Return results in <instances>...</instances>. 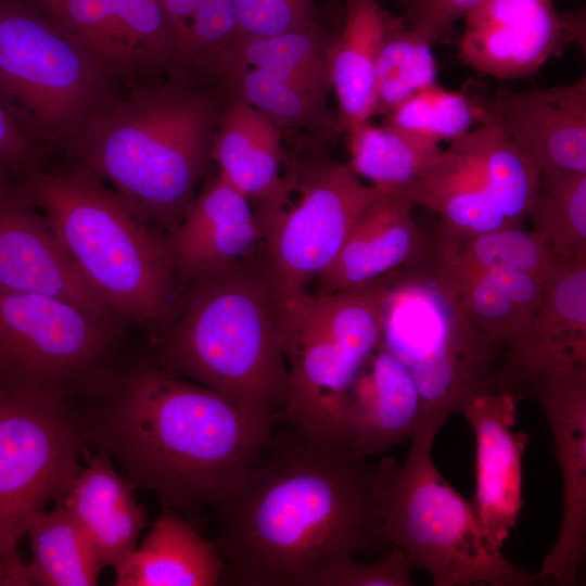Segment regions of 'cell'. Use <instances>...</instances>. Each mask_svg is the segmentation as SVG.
Masks as SVG:
<instances>
[{
  "label": "cell",
  "mask_w": 586,
  "mask_h": 586,
  "mask_svg": "<svg viewBox=\"0 0 586 586\" xmlns=\"http://www.w3.org/2000/svg\"><path fill=\"white\" fill-rule=\"evenodd\" d=\"M518 397L487 392L462 409L475 437V493L471 502L491 544L501 549L523 507L522 461L530 436L514 431Z\"/></svg>",
  "instance_id": "cell-16"
},
{
  "label": "cell",
  "mask_w": 586,
  "mask_h": 586,
  "mask_svg": "<svg viewBox=\"0 0 586 586\" xmlns=\"http://www.w3.org/2000/svg\"><path fill=\"white\" fill-rule=\"evenodd\" d=\"M344 27L329 53L342 132L369 122L375 110V74L387 14L375 0H345Z\"/></svg>",
  "instance_id": "cell-25"
},
{
  "label": "cell",
  "mask_w": 586,
  "mask_h": 586,
  "mask_svg": "<svg viewBox=\"0 0 586 586\" xmlns=\"http://www.w3.org/2000/svg\"><path fill=\"white\" fill-rule=\"evenodd\" d=\"M224 559L179 511L163 507L150 531L117 566L116 586H217Z\"/></svg>",
  "instance_id": "cell-23"
},
{
  "label": "cell",
  "mask_w": 586,
  "mask_h": 586,
  "mask_svg": "<svg viewBox=\"0 0 586 586\" xmlns=\"http://www.w3.org/2000/svg\"><path fill=\"white\" fill-rule=\"evenodd\" d=\"M404 193L385 192L357 220L334 260L319 273V293L358 286L420 266L429 252Z\"/></svg>",
  "instance_id": "cell-21"
},
{
  "label": "cell",
  "mask_w": 586,
  "mask_h": 586,
  "mask_svg": "<svg viewBox=\"0 0 586 586\" xmlns=\"http://www.w3.org/2000/svg\"><path fill=\"white\" fill-rule=\"evenodd\" d=\"M201 1L202 0H165V7L177 43L187 22Z\"/></svg>",
  "instance_id": "cell-43"
},
{
  "label": "cell",
  "mask_w": 586,
  "mask_h": 586,
  "mask_svg": "<svg viewBox=\"0 0 586 586\" xmlns=\"http://www.w3.org/2000/svg\"><path fill=\"white\" fill-rule=\"evenodd\" d=\"M464 20L459 58L498 79L534 75L581 30L551 0H485Z\"/></svg>",
  "instance_id": "cell-15"
},
{
  "label": "cell",
  "mask_w": 586,
  "mask_h": 586,
  "mask_svg": "<svg viewBox=\"0 0 586 586\" xmlns=\"http://www.w3.org/2000/svg\"><path fill=\"white\" fill-rule=\"evenodd\" d=\"M74 408L88 447L115 458L137 488L196 528L264 456L276 420L153 361L117 367Z\"/></svg>",
  "instance_id": "cell-2"
},
{
  "label": "cell",
  "mask_w": 586,
  "mask_h": 586,
  "mask_svg": "<svg viewBox=\"0 0 586 586\" xmlns=\"http://www.w3.org/2000/svg\"><path fill=\"white\" fill-rule=\"evenodd\" d=\"M437 432L419 428L404 461L383 457L374 466V498L384 536L411 568L435 586H533L537 579L495 548L471 500L441 474L431 449Z\"/></svg>",
  "instance_id": "cell-6"
},
{
  "label": "cell",
  "mask_w": 586,
  "mask_h": 586,
  "mask_svg": "<svg viewBox=\"0 0 586 586\" xmlns=\"http://www.w3.org/2000/svg\"><path fill=\"white\" fill-rule=\"evenodd\" d=\"M498 123L540 176L586 173V77L570 85L512 91L499 88Z\"/></svg>",
  "instance_id": "cell-18"
},
{
  "label": "cell",
  "mask_w": 586,
  "mask_h": 586,
  "mask_svg": "<svg viewBox=\"0 0 586 586\" xmlns=\"http://www.w3.org/2000/svg\"><path fill=\"white\" fill-rule=\"evenodd\" d=\"M382 344L418 387V428L438 432L473 397L495 392L504 351L474 329L457 293L425 265L395 272Z\"/></svg>",
  "instance_id": "cell-7"
},
{
  "label": "cell",
  "mask_w": 586,
  "mask_h": 586,
  "mask_svg": "<svg viewBox=\"0 0 586 586\" xmlns=\"http://www.w3.org/2000/svg\"><path fill=\"white\" fill-rule=\"evenodd\" d=\"M0 586H12L1 558H0Z\"/></svg>",
  "instance_id": "cell-44"
},
{
  "label": "cell",
  "mask_w": 586,
  "mask_h": 586,
  "mask_svg": "<svg viewBox=\"0 0 586 586\" xmlns=\"http://www.w3.org/2000/svg\"><path fill=\"white\" fill-rule=\"evenodd\" d=\"M374 466L341 444L290 425L216 510L222 581L305 586L321 569L359 552L385 553Z\"/></svg>",
  "instance_id": "cell-1"
},
{
  "label": "cell",
  "mask_w": 586,
  "mask_h": 586,
  "mask_svg": "<svg viewBox=\"0 0 586 586\" xmlns=\"http://www.w3.org/2000/svg\"><path fill=\"white\" fill-rule=\"evenodd\" d=\"M0 186V290L71 302L116 332L123 320L86 281L47 216L20 191Z\"/></svg>",
  "instance_id": "cell-14"
},
{
  "label": "cell",
  "mask_w": 586,
  "mask_h": 586,
  "mask_svg": "<svg viewBox=\"0 0 586 586\" xmlns=\"http://www.w3.org/2000/svg\"><path fill=\"white\" fill-rule=\"evenodd\" d=\"M557 258L544 239L521 227L505 228L458 241H434L423 265L457 289L493 271L549 275Z\"/></svg>",
  "instance_id": "cell-26"
},
{
  "label": "cell",
  "mask_w": 586,
  "mask_h": 586,
  "mask_svg": "<svg viewBox=\"0 0 586 586\" xmlns=\"http://www.w3.org/2000/svg\"><path fill=\"white\" fill-rule=\"evenodd\" d=\"M282 303L253 256L187 288L173 321L155 335L153 362L253 412L280 417L289 395Z\"/></svg>",
  "instance_id": "cell-4"
},
{
  "label": "cell",
  "mask_w": 586,
  "mask_h": 586,
  "mask_svg": "<svg viewBox=\"0 0 586 586\" xmlns=\"http://www.w3.org/2000/svg\"><path fill=\"white\" fill-rule=\"evenodd\" d=\"M525 217L557 260L586 257V173L540 176Z\"/></svg>",
  "instance_id": "cell-34"
},
{
  "label": "cell",
  "mask_w": 586,
  "mask_h": 586,
  "mask_svg": "<svg viewBox=\"0 0 586 586\" xmlns=\"http://www.w3.org/2000/svg\"><path fill=\"white\" fill-rule=\"evenodd\" d=\"M436 82L432 44L411 26L387 15L377 64L374 115L390 114Z\"/></svg>",
  "instance_id": "cell-33"
},
{
  "label": "cell",
  "mask_w": 586,
  "mask_h": 586,
  "mask_svg": "<svg viewBox=\"0 0 586 586\" xmlns=\"http://www.w3.org/2000/svg\"><path fill=\"white\" fill-rule=\"evenodd\" d=\"M493 109L484 107L464 92L438 82L419 91L393 112L386 123L430 144L454 141L471 129L494 123Z\"/></svg>",
  "instance_id": "cell-36"
},
{
  "label": "cell",
  "mask_w": 586,
  "mask_h": 586,
  "mask_svg": "<svg viewBox=\"0 0 586 586\" xmlns=\"http://www.w3.org/2000/svg\"><path fill=\"white\" fill-rule=\"evenodd\" d=\"M224 98L218 87L178 77L110 97L67 140L73 166L110 182L167 233L183 218L213 162Z\"/></svg>",
  "instance_id": "cell-3"
},
{
  "label": "cell",
  "mask_w": 586,
  "mask_h": 586,
  "mask_svg": "<svg viewBox=\"0 0 586 586\" xmlns=\"http://www.w3.org/2000/svg\"><path fill=\"white\" fill-rule=\"evenodd\" d=\"M91 288L125 322L154 336L176 317L179 291L167 233L93 174L40 165L16 175Z\"/></svg>",
  "instance_id": "cell-5"
},
{
  "label": "cell",
  "mask_w": 586,
  "mask_h": 586,
  "mask_svg": "<svg viewBox=\"0 0 586 586\" xmlns=\"http://www.w3.org/2000/svg\"><path fill=\"white\" fill-rule=\"evenodd\" d=\"M16 175L9 167L0 164V186L11 176Z\"/></svg>",
  "instance_id": "cell-45"
},
{
  "label": "cell",
  "mask_w": 586,
  "mask_h": 586,
  "mask_svg": "<svg viewBox=\"0 0 586 586\" xmlns=\"http://www.w3.org/2000/svg\"><path fill=\"white\" fill-rule=\"evenodd\" d=\"M301 295L282 303L289 395L280 417L310 437L340 444L337 428L348 390L368 360L341 343L307 309Z\"/></svg>",
  "instance_id": "cell-13"
},
{
  "label": "cell",
  "mask_w": 586,
  "mask_h": 586,
  "mask_svg": "<svg viewBox=\"0 0 586 586\" xmlns=\"http://www.w3.org/2000/svg\"><path fill=\"white\" fill-rule=\"evenodd\" d=\"M63 505L75 517L105 566L117 568L138 546L148 524V509L136 499V485L119 474L102 449L84 453Z\"/></svg>",
  "instance_id": "cell-22"
},
{
  "label": "cell",
  "mask_w": 586,
  "mask_h": 586,
  "mask_svg": "<svg viewBox=\"0 0 586 586\" xmlns=\"http://www.w3.org/2000/svg\"><path fill=\"white\" fill-rule=\"evenodd\" d=\"M88 448L74 405L0 391V558L27 586L18 545L31 515L64 499Z\"/></svg>",
  "instance_id": "cell-11"
},
{
  "label": "cell",
  "mask_w": 586,
  "mask_h": 586,
  "mask_svg": "<svg viewBox=\"0 0 586 586\" xmlns=\"http://www.w3.org/2000/svg\"><path fill=\"white\" fill-rule=\"evenodd\" d=\"M285 153L277 189L252 205L269 283L281 303L304 294L334 260L361 215L385 192L365 183L351 166L329 158L306 135Z\"/></svg>",
  "instance_id": "cell-8"
},
{
  "label": "cell",
  "mask_w": 586,
  "mask_h": 586,
  "mask_svg": "<svg viewBox=\"0 0 586 586\" xmlns=\"http://www.w3.org/2000/svg\"><path fill=\"white\" fill-rule=\"evenodd\" d=\"M120 334L71 302L0 290V391L75 405L118 367Z\"/></svg>",
  "instance_id": "cell-10"
},
{
  "label": "cell",
  "mask_w": 586,
  "mask_h": 586,
  "mask_svg": "<svg viewBox=\"0 0 586 586\" xmlns=\"http://www.w3.org/2000/svg\"><path fill=\"white\" fill-rule=\"evenodd\" d=\"M240 38L268 37L313 24L310 0H233Z\"/></svg>",
  "instance_id": "cell-40"
},
{
  "label": "cell",
  "mask_w": 586,
  "mask_h": 586,
  "mask_svg": "<svg viewBox=\"0 0 586 586\" xmlns=\"http://www.w3.org/2000/svg\"><path fill=\"white\" fill-rule=\"evenodd\" d=\"M167 241L181 295L195 279L254 256L263 244L249 199L218 173L167 232Z\"/></svg>",
  "instance_id": "cell-19"
},
{
  "label": "cell",
  "mask_w": 586,
  "mask_h": 586,
  "mask_svg": "<svg viewBox=\"0 0 586 586\" xmlns=\"http://www.w3.org/2000/svg\"><path fill=\"white\" fill-rule=\"evenodd\" d=\"M411 569L405 552L392 546L369 563L343 558L311 575L305 586H411Z\"/></svg>",
  "instance_id": "cell-39"
},
{
  "label": "cell",
  "mask_w": 586,
  "mask_h": 586,
  "mask_svg": "<svg viewBox=\"0 0 586 586\" xmlns=\"http://www.w3.org/2000/svg\"><path fill=\"white\" fill-rule=\"evenodd\" d=\"M36 8L79 43L112 78L141 74L109 0H44Z\"/></svg>",
  "instance_id": "cell-35"
},
{
  "label": "cell",
  "mask_w": 586,
  "mask_h": 586,
  "mask_svg": "<svg viewBox=\"0 0 586 586\" xmlns=\"http://www.w3.org/2000/svg\"><path fill=\"white\" fill-rule=\"evenodd\" d=\"M39 163L40 149L37 141L0 102V164L17 175Z\"/></svg>",
  "instance_id": "cell-42"
},
{
  "label": "cell",
  "mask_w": 586,
  "mask_h": 586,
  "mask_svg": "<svg viewBox=\"0 0 586 586\" xmlns=\"http://www.w3.org/2000/svg\"><path fill=\"white\" fill-rule=\"evenodd\" d=\"M475 175L504 214L521 226L540 182L498 123L480 125L449 146Z\"/></svg>",
  "instance_id": "cell-30"
},
{
  "label": "cell",
  "mask_w": 586,
  "mask_h": 586,
  "mask_svg": "<svg viewBox=\"0 0 586 586\" xmlns=\"http://www.w3.org/2000/svg\"><path fill=\"white\" fill-rule=\"evenodd\" d=\"M208 75L218 82V88L259 110L282 131L304 133L323 144L342 132L327 99L266 68L218 65Z\"/></svg>",
  "instance_id": "cell-27"
},
{
  "label": "cell",
  "mask_w": 586,
  "mask_h": 586,
  "mask_svg": "<svg viewBox=\"0 0 586 586\" xmlns=\"http://www.w3.org/2000/svg\"><path fill=\"white\" fill-rule=\"evenodd\" d=\"M240 38L233 0H202L178 40L173 65L174 77L189 69L200 72Z\"/></svg>",
  "instance_id": "cell-38"
},
{
  "label": "cell",
  "mask_w": 586,
  "mask_h": 586,
  "mask_svg": "<svg viewBox=\"0 0 586 586\" xmlns=\"http://www.w3.org/2000/svg\"><path fill=\"white\" fill-rule=\"evenodd\" d=\"M485 0H417L410 26L432 46L445 39L457 21Z\"/></svg>",
  "instance_id": "cell-41"
},
{
  "label": "cell",
  "mask_w": 586,
  "mask_h": 586,
  "mask_svg": "<svg viewBox=\"0 0 586 586\" xmlns=\"http://www.w3.org/2000/svg\"><path fill=\"white\" fill-rule=\"evenodd\" d=\"M517 397L531 398L545 415L562 479L560 531L535 577L574 586L586 557V364L538 374L520 387Z\"/></svg>",
  "instance_id": "cell-12"
},
{
  "label": "cell",
  "mask_w": 586,
  "mask_h": 586,
  "mask_svg": "<svg viewBox=\"0 0 586 586\" xmlns=\"http://www.w3.org/2000/svg\"><path fill=\"white\" fill-rule=\"evenodd\" d=\"M25 536L31 559L25 564L27 586H94L104 565L81 526L63 505L35 512Z\"/></svg>",
  "instance_id": "cell-29"
},
{
  "label": "cell",
  "mask_w": 586,
  "mask_h": 586,
  "mask_svg": "<svg viewBox=\"0 0 586 586\" xmlns=\"http://www.w3.org/2000/svg\"><path fill=\"white\" fill-rule=\"evenodd\" d=\"M112 79L42 11L0 0V102L35 140H68L110 98Z\"/></svg>",
  "instance_id": "cell-9"
},
{
  "label": "cell",
  "mask_w": 586,
  "mask_h": 586,
  "mask_svg": "<svg viewBox=\"0 0 586 586\" xmlns=\"http://www.w3.org/2000/svg\"><path fill=\"white\" fill-rule=\"evenodd\" d=\"M574 364H586V257L557 260L535 317L504 349L495 392L517 396L530 379Z\"/></svg>",
  "instance_id": "cell-17"
},
{
  "label": "cell",
  "mask_w": 586,
  "mask_h": 586,
  "mask_svg": "<svg viewBox=\"0 0 586 586\" xmlns=\"http://www.w3.org/2000/svg\"><path fill=\"white\" fill-rule=\"evenodd\" d=\"M549 275L500 270L450 288L474 329L504 351L535 317Z\"/></svg>",
  "instance_id": "cell-28"
},
{
  "label": "cell",
  "mask_w": 586,
  "mask_h": 586,
  "mask_svg": "<svg viewBox=\"0 0 586 586\" xmlns=\"http://www.w3.org/2000/svg\"><path fill=\"white\" fill-rule=\"evenodd\" d=\"M284 160L283 131L259 110L225 92L212 145L218 174L254 205L279 186Z\"/></svg>",
  "instance_id": "cell-24"
},
{
  "label": "cell",
  "mask_w": 586,
  "mask_h": 586,
  "mask_svg": "<svg viewBox=\"0 0 586 586\" xmlns=\"http://www.w3.org/2000/svg\"><path fill=\"white\" fill-rule=\"evenodd\" d=\"M23 1H25L28 4H31V5L36 7L39 3H41L42 1H44V0H23Z\"/></svg>",
  "instance_id": "cell-46"
},
{
  "label": "cell",
  "mask_w": 586,
  "mask_h": 586,
  "mask_svg": "<svg viewBox=\"0 0 586 586\" xmlns=\"http://www.w3.org/2000/svg\"><path fill=\"white\" fill-rule=\"evenodd\" d=\"M419 416L411 374L381 342L348 390L337 438L349 453L368 458L411 438Z\"/></svg>",
  "instance_id": "cell-20"
},
{
  "label": "cell",
  "mask_w": 586,
  "mask_h": 586,
  "mask_svg": "<svg viewBox=\"0 0 586 586\" xmlns=\"http://www.w3.org/2000/svg\"><path fill=\"white\" fill-rule=\"evenodd\" d=\"M332 41L315 23L273 36L239 38L231 48L206 64L201 73L207 74L218 65L263 67L328 99L332 90L329 65Z\"/></svg>",
  "instance_id": "cell-31"
},
{
  "label": "cell",
  "mask_w": 586,
  "mask_h": 586,
  "mask_svg": "<svg viewBox=\"0 0 586 586\" xmlns=\"http://www.w3.org/2000/svg\"><path fill=\"white\" fill-rule=\"evenodd\" d=\"M109 1L141 73L169 71L176 54V36L165 0Z\"/></svg>",
  "instance_id": "cell-37"
},
{
  "label": "cell",
  "mask_w": 586,
  "mask_h": 586,
  "mask_svg": "<svg viewBox=\"0 0 586 586\" xmlns=\"http://www.w3.org/2000/svg\"><path fill=\"white\" fill-rule=\"evenodd\" d=\"M351 161L359 178L384 192H402L433 167L444 150L385 123L366 122L346 132Z\"/></svg>",
  "instance_id": "cell-32"
}]
</instances>
